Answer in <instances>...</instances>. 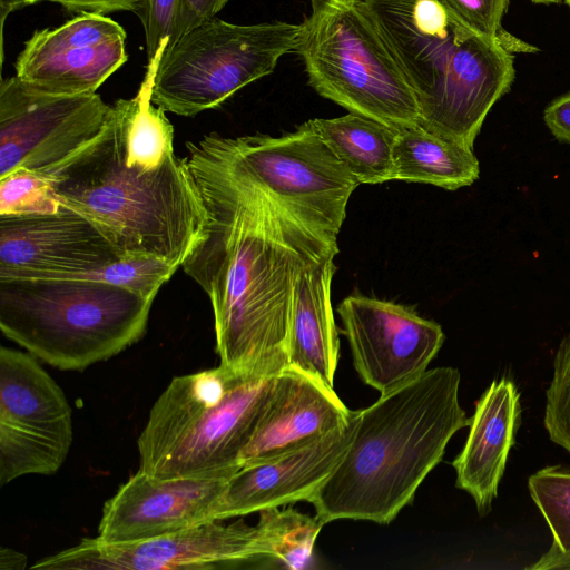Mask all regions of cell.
<instances>
[{
	"mask_svg": "<svg viewBox=\"0 0 570 570\" xmlns=\"http://www.w3.org/2000/svg\"><path fill=\"white\" fill-rule=\"evenodd\" d=\"M185 157L205 222L181 267L209 297L220 365L237 374H276L303 269L335 257L316 234L234 166L225 137L187 144Z\"/></svg>",
	"mask_w": 570,
	"mask_h": 570,
	"instance_id": "6da1fadb",
	"label": "cell"
},
{
	"mask_svg": "<svg viewBox=\"0 0 570 570\" xmlns=\"http://www.w3.org/2000/svg\"><path fill=\"white\" fill-rule=\"evenodd\" d=\"M460 382L458 368L435 367L356 411L345 452L309 501L323 524H389L412 503L452 436L470 424Z\"/></svg>",
	"mask_w": 570,
	"mask_h": 570,
	"instance_id": "7a4b0ae2",
	"label": "cell"
},
{
	"mask_svg": "<svg viewBox=\"0 0 570 570\" xmlns=\"http://www.w3.org/2000/svg\"><path fill=\"white\" fill-rule=\"evenodd\" d=\"M49 177L60 203L91 222L121 258L151 255L179 267L205 222L186 158L150 171L128 166L114 116Z\"/></svg>",
	"mask_w": 570,
	"mask_h": 570,
	"instance_id": "3957f363",
	"label": "cell"
},
{
	"mask_svg": "<svg viewBox=\"0 0 570 570\" xmlns=\"http://www.w3.org/2000/svg\"><path fill=\"white\" fill-rule=\"evenodd\" d=\"M278 373L237 374L219 364L175 376L138 436V470L156 479L232 476Z\"/></svg>",
	"mask_w": 570,
	"mask_h": 570,
	"instance_id": "277c9868",
	"label": "cell"
},
{
	"mask_svg": "<svg viewBox=\"0 0 570 570\" xmlns=\"http://www.w3.org/2000/svg\"><path fill=\"white\" fill-rule=\"evenodd\" d=\"M153 303L90 278H0V328L39 361L80 372L142 338Z\"/></svg>",
	"mask_w": 570,
	"mask_h": 570,
	"instance_id": "5b68a950",
	"label": "cell"
},
{
	"mask_svg": "<svg viewBox=\"0 0 570 570\" xmlns=\"http://www.w3.org/2000/svg\"><path fill=\"white\" fill-rule=\"evenodd\" d=\"M294 52L308 85L347 111L396 130L419 125V106L365 0H309Z\"/></svg>",
	"mask_w": 570,
	"mask_h": 570,
	"instance_id": "8992f818",
	"label": "cell"
},
{
	"mask_svg": "<svg viewBox=\"0 0 570 570\" xmlns=\"http://www.w3.org/2000/svg\"><path fill=\"white\" fill-rule=\"evenodd\" d=\"M419 106L440 132L478 110L493 83L500 43L458 22L438 0H365Z\"/></svg>",
	"mask_w": 570,
	"mask_h": 570,
	"instance_id": "52a82bcc",
	"label": "cell"
},
{
	"mask_svg": "<svg viewBox=\"0 0 570 570\" xmlns=\"http://www.w3.org/2000/svg\"><path fill=\"white\" fill-rule=\"evenodd\" d=\"M298 32L299 24L281 21L206 20L166 47L151 101L184 117L217 108L245 86L271 75L283 56L294 52Z\"/></svg>",
	"mask_w": 570,
	"mask_h": 570,
	"instance_id": "ba28073f",
	"label": "cell"
},
{
	"mask_svg": "<svg viewBox=\"0 0 570 570\" xmlns=\"http://www.w3.org/2000/svg\"><path fill=\"white\" fill-rule=\"evenodd\" d=\"M225 145L252 185L306 227L337 243L347 202L360 184L311 120L281 137H225Z\"/></svg>",
	"mask_w": 570,
	"mask_h": 570,
	"instance_id": "9c48e42d",
	"label": "cell"
},
{
	"mask_svg": "<svg viewBox=\"0 0 570 570\" xmlns=\"http://www.w3.org/2000/svg\"><path fill=\"white\" fill-rule=\"evenodd\" d=\"M72 441V407L62 389L36 356L1 346L0 485L55 474Z\"/></svg>",
	"mask_w": 570,
	"mask_h": 570,
	"instance_id": "30bf717a",
	"label": "cell"
},
{
	"mask_svg": "<svg viewBox=\"0 0 570 570\" xmlns=\"http://www.w3.org/2000/svg\"><path fill=\"white\" fill-rule=\"evenodd\" d=\"M100 95H50L16 76L0 83V178L17 169L46 176L58 170L112 120Z\"/></svg>",
	"mask_w": 570,
	"mask_h": 570,
	"instance_id": "8fae6325",
	"label": "cell"
},
{
	"mask_svg": "<svg viewBox=\"0 0 570 570\" xmlns=\"http://www.w3.org/2000/svg\"><path fill=\"white\" fill-rule=\"evenodd\" d=\"M266 558L258 528L243 521L199 527L146 540L108 543L83 538L79 543L33 563L36 570H178L213 569Z\"/></svg>",
	"mask_w": 570,
	"mask_h": 570,
	"instance_id": "7c38bea8",
	"label": "cell"
},
{
	"mask_svg": "<svg viewBox=\"0 0 570 570\" xmlns=\"http://www.w3.org/2000/svg\"><path fill=\"white\" fill-rule=\"evenodd\" d=\"M336 312L357 374L380 394L428 371L445 340L440 324L393 302L353 294Z\"/></svg>",
	"mask_w": 570,
	"mask_h": 570,
	"instance_id": "4fadbf2b",
	"label": "cell"
},
{
	"mask_svg": "<svg viewBox=\"0 0 570 570\" xmlns=\"http://www.w3.org/2000/svg\"><path fill=\"white\" fill-rule=\"evenodd\" d=\"M120 258L91 222L62 204L50 214L0 215V278H82Z\"/></svg>",
	"mask_w": 570,
	"mask_h": 570,
	"instance_id": "5bb4252c",
	"label": "cell"
},
{
	"mask_svg": "<svg viewBox=\"0 0 570 570\" xmlns=\"http://www.w3.org/2000/svg\"><path fill=\"white\" fill-rule=\"evenodd\" d=\"M227 479H156L132 474L105 502L97 539L146 540L218 521Z\"/></svg>",
	"mask_w": 570,
	"mask_h": 570,
	"instance_id": "9a60e30c",
	"label": "cell"
},
{
	"mask_svg": "<svg viewBox=\"0 0 570 570\" xmlns=\"http://www.w3.org/2000/svg\"><path fill=\"white\" fill-rule=\"evenodd\" d=\"M356 411L337 430L292 451L242 466L226 481L218 521L298 501L309 502L340 462L352 438Z\"/></svg>",
	"mask_w": 570,
	"mask_h": 570,
	"instance_id": "2e32d148",
	"label": "cell"
},
{
	"mask_svg": "<svg viewBox=\"0 0 570 570\" xmlns=\"http://www.w3.org/2000/svg\"><path fill=\"white\" fill-rule=\"evenodd\" d=\"M352 415L333 386L287 365L276 376L274 390L239 455V466L308 444L343 426Z\"/></svg>",
	"mask_w": 570,
	"mask_h": 570,
	"instance_id": "e0dca14e",
	"label": "cell"
},
{
	"mask_svg": "<svg viewBox=\"0 0 570 570\" xmlns=\"http://www.w3.org/2000/svg\"><path fill=\"white\" fill-rule=\"evenodd\" d=\"M520 393L510 379L492 381L475 403L469 434L453 460L456 488L474 500L480 517H485L498 495L520 422Z\"/></svg>",
	"mask_w": 570,
	"mask_h": 570,
	"instance_id": "ac0fdd59",
	"label": "cell"
},
{
	"mask_svg": "<svg viewBox=\"0 0 570 570\" xmlns=\"http://www.w3.org/2000/svg\"><path fill=\"white\" fill-rule=\"evenodd\" d=\"M334 257L306 266L296 283L287 341L288 365L334 387L340 338L331 303Z\"/></svg>",
	"mask_w": 570,
	"mask_h": 570,
	"instance_id": "d6986e66",
	"label": "cell"
},
{
	"mask_svg": "<svg viewBox=\"0 0 570 570\" xmlns=\"http://www.w3.org/2000/svg\"><path fill=\"white\" fill-rule=\"evenodd\" d=\"M127 59L126 39L48 55L19 53L14 76L45 94H94Z\"/></svg>",
	"mask_w": 570,
	"mask_h": 570,
	"instance_id": "ffe728a7",
	"label": "cell"
},
{
	"mask_svg": "<svg viewBox=\"0 0 570 570\" xmlns=\"http://www.w3.org/2000/svg\"><path fill=\"white\" fill-rule=\"evenodd\" d=\"M394 179L448 190L472 185L480 176L473 149L440 137L420 125L399 130L392 151Z\"/></svg>",
	"mask_w": 570,
	"mask_h": 570,
	"instance_id": "44dd1931",
	"label": "cell"
},
{
	"mask_svg": "<svg viewBox=\"0 0 570 570\" xmlns=\"http://www.w3.org/2000/svg\"><path fill=\"white\" fill-rule=\"evenodd\" d=\"M311 122L358 184L394 179L392 151L399 130L352 112Z\"/></svg>",
	"mask_w": 570,
	"mask_h": 570,
	"instance_id": "7402d4cb",
	"label": "cell"
},
{
	"mask_svg": "<svg viewBox=\"0 0 570 570\" xmlns=\"http://www.w3.org/2000/svg\"><path fill=\"white\" fill-rule=\"evenodd\" d=\"M256 527L266 548V559L289 569H303L311 561L323 522L315 515L279 507L258 512Z\"/></svg>",
	"mask_w": 570,
	"mask_h": 570,
	"instance_id": "603a6c76",
	"label": "cell"
},
{
	"mask_svg": "<svg viewBox=\"0 0 570 570\" xmlns=\"http://www.w3.org/2000/svg\"><path fill=\"white\" fill-rule=\"evenodd\" d=\"M117 39H126V31L118 22L105 14L83 13L57 28L35 31L20 53L48 55Z\"/></svg>",
	"mask_w": 570,
	"mask_h": 570,
	"instance_id": "cb8c5ba5",
	"label": "cell"
},
{
	"mask_svg": "<svg viewBox=\"0 0 570 570\" xmlns=\"http://www.w3.org/2000/svg\"><path fill=\"white\" fill-rule=\"evenodd\" d=\"M528 488L550 528L552 544L570 556V466L557 464L540 469L530 475Z\"/></svg>",
	"mask_w": 570,
	"mask_h": 570,
	"instance_id": "d4e9b609",
	"label": "cell"
},
{
	"mask_svg": "<svg viewBox=\"0 0 570 570\" xmlns=\"http://www.w3.org/2000/svg\"><path fill=\"white\" fill-rule=\"evenodd\" d=\"M178 266L151 255L122 257L82 278L101 281L128 289L141 297L155 299L160 287L170 279Z\"/></svg>",
	"mask_w": 570,
	"mask_h": 570,
	"instance_id": "484cf974",
	"label": "cell"
},
{
	"mask_svg": "<svg viewBox=\"0 0 570 570\" xmlns=\"http://www.w3.org/2000/svg\"><path fill=\"white\" fill-rule=\"evenodd\" d=\"M60 206L49 176L21 168L0 178V215L50 214Z\"/></svg>",
	"mask_w": 570,
	"mask_h": 570,
	"instance_id": "4316f807",
	"label": "cell"
},
{
	"mask_svg": "<svg viewBox=\"0 0 570 570\" xmlns=\"http://www.w3.org/2000/svg\"><path fill=\"white\" fill-rule=\"evenodd\" d=\"M448 12L469 30L498 41L512 53L539 49L503 29L502 19L510 0H438Z\"/></svg>",
	"mask_w": 570,
	"mask_h": 570,
	"instance_id": "83f0119b",
	"label": "cell"
},
{
	"mask_svg": "<svg viewBox=\"0 0 570 570\" xmlns=\"http://www.w3.org/2000/svg\"><path fill=\"white\" fill-rule=\"evenodd\" d=\"M543 423L550 440L570 453V333L561 342L553 361Z\"/></svg>",
	"mask_w": 570,
	"mask_h": 570,
	"instance_id": "f1b7e54d",
	"label": "cell"
},
{
	"mask_svg": "<svg viewBox=\"0 0 570 570\" xmlns=\"http://www.w3.org/2000/svg\"><path fill=\"white\" fill-rule=\"evenodd\" d=\"M179 0H145L138 14L146 38L148 59L168 46L174 28Z\"/></svg>",
	"mask_w": 570,
	"mask_h": 570,
	"instance_id": "f546056e",
	"label": "cell"
},
{
	"mask_svg": "<svg viewBox=\"0 0 570 570\" xmlns=\"http://www.w3.org/2000/svg\"><path fill=\"white\" fill-rule=\"evenodd\" d=\"M229 0H179L171 45L179 37L206 20L214 18Z\"/></svg>",
	"mask_w": 570,
	"mask_h": 570,
	"instance_id": "4dcf8cb0",
	"label": "cell"
},
{
	"mask_svg": "<svg viewBox=\"0 0 570 570\" xmlns=\"http://www.w3.org/2000/svg\"><path fill=\"white\" fill-rule=\"evenodd\" d=\"M57 2L69 12L106 14L116 11H131L139 14L145 0H48Z\"/></svg>",
	"mask_w": 570,
	"mask_h": 570,
	"instance_id": "1f68e13d",
	"label": "cell"
},
{
	"mask_svg": "<svg viewBox=\"0 0 570 570\" xmlns=\"http://www.w3.org/2000/svg\"><path fill=\"white\" fill-rule=\"evenodd\" d=\"M543 120L558 141L570 145V91L557 97L546 107Z\"/></svg>",
	"mask_w": 570,
	"mask_h": 570,
	"instance_id": "d6a6232c",
	"label": "cell"
},
{
	"mask_svg": "<svg viewBox=\"0 0 570 570\" xmlns=\"http://www.w3.org/2000/svg\"><path fill=\"white\" fill-rule=\"evenodd\" d=\"M531 570H570V556L560 552L551 543L550 549L533 564L528 567Z\"/></svg>",
	"mask_w": 570,
	"mask_h": 570,
	"instance_id": "836d02e7",
	"label": "cell"
},
{
	"mask_svg": "<svg viewBox=\"0 0 570 570\" xmlns=\"http://www.w3.org/2000/svg\"><path fill=\"white\" fill-rule=\"evenodd\" d=\"M28 558L26 554L11 548L1 547L0 549V570H23L27 567Z\"/></svg>",
	"mask_w": 570,
	"mask_h": 570,
	"instance_id": "e575fe53",
	"label": "cell"
},
{
	"mask_svg": "<svg viewBox=\"0 0 570 570\" xmlns=\"http://www.w3.org/2000/svg\"><path fill=\"white\" fill-rule=\"evenodd\" d=\"M42 1L48 0H0L1 61H3V28L7 17L17 10Z\"/></svg>",
	"mask_w": 570,
	"mask_h": 570,
	"instance_id": "d590c367",
	"label": "cell"
},
{
	"mask_svg": "<svg viewBox=\"0 0 570 570\" xmlns=\"http://www.w3.org/2000/svg\"><path fill=\"white\" fill-rule=\"evenodd\" d=\"M533 3L539 4H552V3H560L562 0H530Z\"/></svg>",
	"mask_w": 570,
	"mask_h": 570,
	"instance_id": "8d00e7d4",
	"label": "cell"
},
{
	"mask_svg": "<svg viewBox=\"0 0 570 570\" xmlns=\"http://www.w3.org/2000/svg\"><path fill=\"white\" fill-rule=\"evenodd\" d=\"M566 3L568 4L569 9H570V0H564Z\"/></svg>",
	"mask_w": 570,
	"mask_h": 570,
	"instance_id": "74e56055",
	"label": "cell"
}]
</instances>
